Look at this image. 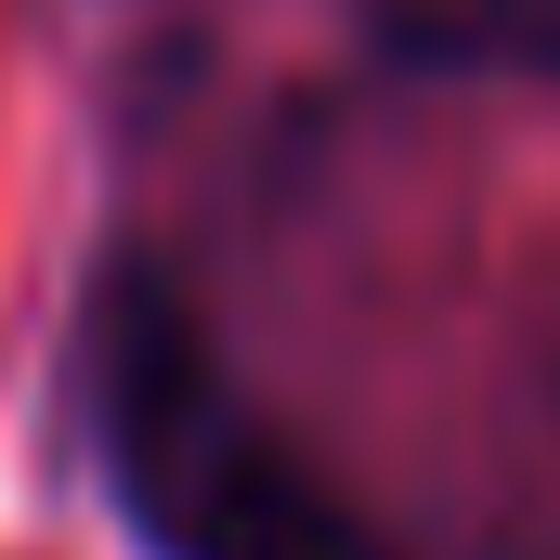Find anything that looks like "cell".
<instances>
[{"label":"cell","instance_id":"6da1fadb","mask_svg":"<svg viewBox=\"0 0 560 560\" xmlns=\"http://www.w3.org/2000/svg\"><path fill=\"white\" fill-rule=\"evenodd\" d=\"M92 443L156 560H392L365 509L222 378V352L156 275L92 300Z\"/></svg>","mask_w":560,"mask_h":560},{"label":"cell","instance_id":"7a4b0ae2","mask_svg":"<svg viewBox=\"0 0 560 560\" xmlns=\"http://www.w3.org/2000/svg\"><path fill=\"white\" fill-rule=\"evenodd\" d=\"M365 39L430 79H560V0H352Z\"/></svg>","mask_w":560,"mask_h":560}]
</instances>
